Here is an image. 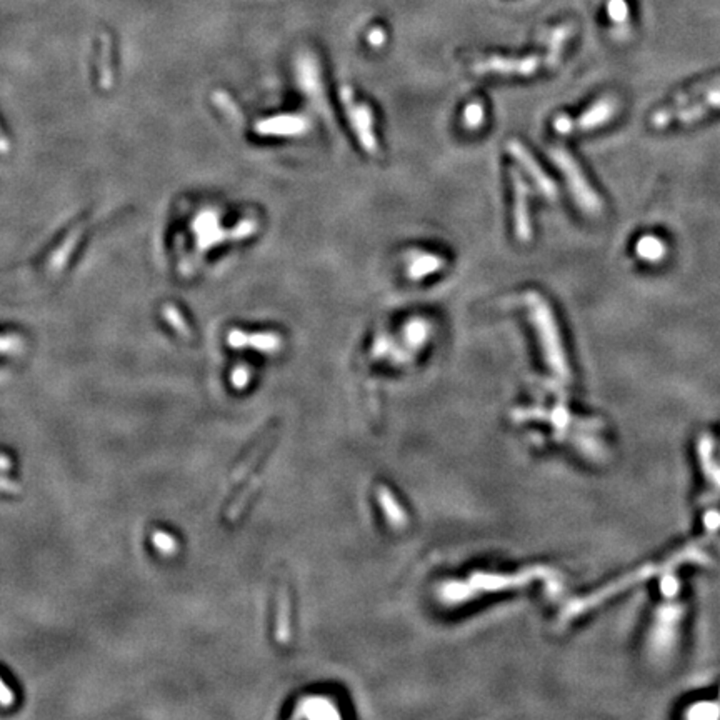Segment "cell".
Returning a JSON list of instances; mask_svg holds the SVG:
<instances>
[{
  "instance_id": "obj_1",
  "label": "cell",
  "mask_w": 720,
  "mask_h": 720,
  "mask_svg": "<svg viewBox=\"0 0 720 720\" xmlns=\"http://www.w3.org/2000/svg\"><path fill=\"white\" fill-rule=\"evenodd\" d=\"M720 109V79L704 82L680 94L672 105L652 115V127L665 129L670 124H692L710 110Z\"/></svg>"
},
{
  "instance_id": "obj_2",
  "label": "cell",
  "mask_w": 720,
  "mask_h": 720,
  "mask_svg": "<svg viewBox=\"0 0 720 720\" xmlns=\"http://www.w3.org/2000/svg\"><path fill=\"white\" fill-rule=\"evenodd\" d=\"M525 302H527L529 307L530 320H532L534 327L537 330L540 345H542L544 355H546V362L558 377L563 378V381H568L571 378V369H568L566 352H563L557 319L552 312L551 305H549L547 300L539 292L534 290L527 292Z\"/></svg>"
},
{
  "instance_id": "obj_3",
  "label": "cell",
  "mask_w": 720,
  "mask_h": 720,
  "mask_svg": "<svg viewBox=\"0 0 720 720\" xmlns=\"http://www.w3.org/2000/svg\"><path fill=\"white\" fill-rule=\"evenodd\" d=\"M684 615L685 607L674 602V598H667V602L657 607L654 624L649 632V654L654 662L665 664L672 659L679 644Z\"/></svg>"
},
{
  "instance_id": "obj_4",
  "label": "cell",
  "mask_w": 720,
  "mask_h": 720,
  "mask_svg": "<svg viewBox=\"0 0 720 720\" xmlns=\"http://www.w3.org/2000/svg\"><path fill=\"white\" fill-rule=\"evenodd\" d=\"M551 157L554 162H556L557 167L562 170L568 191H571L577 206L581 207L583 212L588 213V216H598V213H602V211H604L602 198L598 197V194L593 191L591 184H588V180L586 179V175H583L577 160L562 147H554L551 150Z\"/></svg>"
},
{
  "instance_id": "obj_5",
  "label": "cell",
  "mask_w": 720,
  "mask_h": 720,
  "mask_svg": "<svg viewBox=\"0 0 720 720\" xmlns=\"http://www.w3.org/2000/svg\"><path fill=\"white\" fill-rule=\"evenodd\" d=\"M340 102H342L349 124L359 144L367 154L376 155L378 152V142L376 135V117H374L371 105L355 100L354 90L345 85L340 89Z\"/></svg>"
},
{
  "instance_id": "obj_6",
  "label": "cell",
  "mask_w": 720,
  "mask_h": 720,
  "mask_svg": "<svg viewBox=\"0 0 720 720\" xmlns=\"http://www.w3.org/2000/svg\"><path fill=\"white\" fill-rule=\"evenodd\" d=\"M619 110V102H617L614 97H604V99L597 100L591 109L583 112L578 117H568V115H558L554 120V129L556 132L562 135H568L573 132H583V130H592L600 127L609 122Z\"/></svg>"
},
{
  "instance_id": "obj_7",
  "label": "cell",
  "mask_w": 720,
  "mask_h": 720,
  "mask_svg": "<svg viewBox=\"0 0 720 720\" xmlns=\"http://www.w3.org/2000/svg\"><path fill=\"white\" fill-rule=\"evenodd\" d=\"M655 573H662V563H660V566L647 563V566L637 568V571L627 573V576H624V577L617 578L615 582L609 583V586L600 588L598 592H593L592 595L582 598V600L573 602L571 609H568V614L571 615L582 614L583 610L592 609V607H597L598 604H602V602H605L607 598H610L612 595H617V593H620L622 591H625V588L635 586V583L644 582V581H647V578L654 577Z\"/></svg>"
},
{
  "instance_id": "obj_8",
  "label": "cell",
  "mask_w": 720,
  "mask_h": 720,
  "mask_svg": "<svg viewBox=\"0 0 720 720\" xmlns=\"http://www.w3.org/2000/svg\"><path fill=\"white\" fill-rule=\"evenodd\" d=\"M507 150L514 157L515 162H517L520 167L524 169V172L529 175L530 180L535 184V187H537L547 198H552L554 201V198L557 197L556 182L544 172V169L540 167V164L534 159V155L529 152L527 147H525L522 142H519V140H510L507 144Z\"/></svg>"
},
{
  "instance_id": "obj_9",
  "label": "cell",
  "mask_w": 720,
  "mask_h": 720,
  "mask_svg": "<svg viewBox=\"0 0 720 720\" xmlns=\"http://www.w3.org/2000/svg\"><path fill=\"white\" fill-rule=\"evenodd\" d=\"M510 179L514 186V228L515 235L520 242H529L532 238V221L529 211L530 187L525 182L519 170H510Z\"/></svg>"
},
{
  "instance_id": "obj_10",
  "label": "cell",
  "mask_w": 720,
  "mask_h": 720,
  "mask_svg": "<svg viewBox=\"0 0 720 720\" xmlns=\"http://www.w3.org/2000/svg\"><path fill=\"white\" fill-rule=\"evenodd\" d=\"M445 259L425 250H411L407 254V277L413 282L425 279L444 270Z\"/></svg>"
},
{
  "instance_id": "obj_11",
  "label": "cell",
  "mask_w": 720,
  "mask_h": 720,
  "mask_svg": "<svg viewBox=\"0 0 720 720\" xmlns=\"http://www.w3.org/2000/svg\"><path fill=\"white\" fill-rule=\"evenodd\" d=\"M432 325L424 317L408 319V322L402 327V342L403 347V359H411L418 350L424 347L427 340L430 339Z\"/></svg>"
},
{
  "instance_id": "obj_12",
  "label": "cell",
  "mask_w": 720,
  "mask_h": 720,
  "mask_svg": "<svg viewBox=\"0 0 720 720\" xmlns=\"http://www.w3.org/2000/svg\"><path fill=\"white\" fill-rule=\"evenodd\" d=\"M259 129L269 135H304L310 129V120L304 115H282L265 120Z\"/></svg>"
},
{
  "instance_id": "obj_13",
  "label": "cell",
  "mask_w": 720,
  "mask_h": 720,
  "mask_svg": "<svg viewBox=\"0 0 720 720\" xmlns=\"http://www.w3.org/2000/svg\"><path fill=\"white\" fill-rule=\"evenodd\" d=\"M537 58H522V60H505V58H492L477 65L475 72L485 74V72H495V74H519L530 75L537 70Z\"/></svg>"
},
{
  "instance_id": "obj_14",
  "label": "cell",
  "mask_w": 720,
  "mask_h": 720,
  "mask_svg": "<svg viewBox=\"0 0 720 720\" xmlns=\"http://www.w3.org/2000/svg\"><path fill=\"white\" fill-rule=\"evenodd\" d=\"M684 563H697V566H712L714 561L707 552L700 549L699 544H690L682 551L675 552L672 557L662 563V573L674 572L675 568L684 566Z\"/></svg>"
},
{
  "instance_id": "obj_15",
  "label": "cell",
  "mask_w": 720,
  "mask_h": 720,
  "mask_svg": "<svg viewBox=\"0 0 720 720\" xmlns=\"http://www.w3.org/2000/svg\"><path fill=\"white\" fill-rule=\"evenodd\" d=\"M697 452H699V460L700 467H702L705 477L710 484L714 485L715 489L720 490V465L714 459V439L709 434L700 435L699 444H697Z\"/></svg>"
},
{
  "instance_id": "obj_16",
  "label": "cell",
  "mask_w": 720,
  "mask_h": 720,
  "mask_svg": "<svg viewBox=\"0 0 720 720\" xmlns=\"http://www.w3.org/2000/svg\"><path fill=\"white\" fill-rule=\"evenodd\" d=\"M635 254L639 259L645 262H660L667 254V247L662 242V238L655 235H644L637 240Z\"/></svg>"
},
{
  "instance_id": "obj_17",
  "label": "cell",
  "mask_w": 720,
  "mask_h": 720,
  "mask_svg": "<svg viewBox=\"0 0 720 720\" xmlns=\"http://www.w3.org/2000/svg\"><path fill=\"white\" fill-rule=\"evenodd\" d=\"M302 87L305 95L312 100L314 109L317 112H327V100H325V94L317 72L314 69H305L302 75Z\"/></svg>"
},
{
  "instance_id": "obj_18",
  "label": "cell",
  "mask_w": 720,
  "mask_h": 720,
  "mask_svg": "<svg viewBox=\"0 0 720 720\" xmlns=\"http://www.w3.org/2000/svg\"><path fill=\"white\" fill-rule=\"evenodd\" d=\"M272 435H274V432H270V434L267 435L265 439H262L260 444L257 445L255 449L252 450L250 454L247 455L244 460H242V464L238 465L235 470H233V474H232V477H231V482H232V485H235V484L240 482V480L244 479V477H245L247 474H249V472L252 470V467H254V465L257 464V462H259V459L262 457V454H264V450H265L267 447H269V444H270Z\"/></svg>"
},
{
  "instance_id": "obj_19",
  "label": "cell",
  "mask_w": 720,
  "mask_h": 720,
  "mask_svg": "<svg viewBox=\"0 0 720 720\" xmlns=\"http://www.w3.org/2000/svg\"><path fill=\"white\" fill-rule=\"evenodd\" d=\"M277 639L285 644L289 639V595L285 586L279 591V615H277Z\"/></svg>"
},
{
  "instance_id": "obj_20",
  "label": "cell",
  "mask_w": 720,
  "mask_h": 720,
  "mask_svg": "<svg viewBox=\"0 0 720 720\" xmlns=\"http://www.w3.org/2000/svg\"><path fill=\"white\" fill-rule=\"evenodd\" d=\"M259 485H260L259 479L252 480V482L247 485L244 490H242V494L238 495L235 500H233V502L231 504V507H228V510L226 512V519L228 520V522H235V519L242 514V510L245 509V505L249 504L252 495H254L255 490L259 489Z\"/></svg>"
},
{
  "instance_id": "obj_21",
  "label": "cell",
  "mask_w": 720,
  "mask_h": 720,
  "mask_svg": "<svg viewBox=\"0 0 720 720\" xmlns=\"http://www.w3.org/2000/svg\"><path fill=\"white\" fill-rule=\"evenodd\" d=\"M462 120H464V125L469 130H477L482 127L485 122V109L482 102L474 100L470 104H467L464 114H462Z\"/></svg>"
},
{
  "instance_id": "obj_22",
  "label": "cell",
  "mask_w": 720,
  "mask_h": 720,
  "mask_svg": "<svg viewBox=\"0 0 720 720\" xmlns=\"http://www.w3.org/2000/svg\"><path fill=\"white\" fill-rule=\"evenodd\" d=\"M685 717L692 720H717L720 719V700L717 702H699L689 707Z\"/></svg>"
},
{
  "instance_id": "obj_23",
  "label": "cell",
  "mask_w": 720,
  "mask_h": 720,
  "mask_svg": "<svg viewBox=\"0 0 720 720\" xmlns=\"http://www.w3.org/2000/svg\"><path fill=\"white\" fill-rule=\"evenodd\" d=\"M152 542L155 549H157L160 554H164V556H172V554L177 552L179 549V544L175 537L169 535L167 532H164V530H155L152 535Z\"/></svg>"
},
{
  "instance_id": "obj_24",
  "label": "cell",
  "mask_w": 720,
  "mask_h": 720,
  "mask_svg": "<svg viewBox=\"0 0 720 720\" xmlns=\"http://www.w3.org/2000/svg\"><path fill=\"white\" fill-rule=\"evenodd\" d=\"M660 592L665 598H675L680 592V581L674 572H665L660 577Z\"/></svg>"
},
{
  "instance_id": "obj_25",
  "label": "cell",
  "mask_w": 720,
  "mask_h": 720,
  "mask_svg": "<svg viewBox=\"0 0 720 720\" xmlns=\"http://www.w3.org/2000/svg\"><path fill=\"white\" fill-rule=\"evenodd\" d=\"M704 525H705V529H707L709 537H712V535H715V532H719L720 530V510H717V509L707 510V512H705V515H704Z\"/></svg>"
},
{
  "instance_id": "obj_26",
  "label": "cell",
  "mask_w": 720,
  "mask_h": 720,
  "mask_svg": "<svg viewBox=\"0 0 720 720\" xmlns=\"http://www.w3.org/2000/svg\"><path fill=\"white\" fill-rule=\"evenodd\" d=\"M14 702H16V695L12 694V690L2 682V679H0V704H2L4 707H9V705H12Z\"/></svg>"
}]
</instances>
